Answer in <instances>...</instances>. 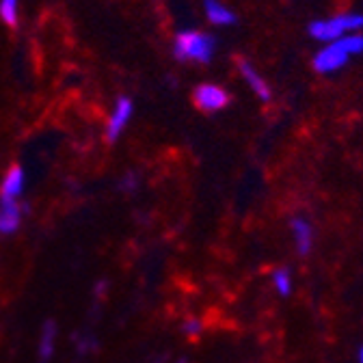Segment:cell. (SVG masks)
<instances>
[{
	"label": "cell",
	"instance_id": "1",
	"mask_svg": "<svg viewBox=\"0 0 363 363\" xmlns=\"http://www.w3.org/2000/svg\"><path fill=\"white\" fill-rule=\"evenodd\" d=\"M354 55H363V35H346L337 41L327 43L313 57V69L318 74H333L342 69Z\"/></svg>",
	"mask_w": 363,
	"mask_h": 363
},
{
	"label": "cell",
	"instance_id": "2",
	"mask_svg": "<svg viewBox=\"0 0 363 363\" xmlns=\"http://www.w3.org/2000/svg\"><path fill=\"white\" fill-rule=\"evenodd\" d=\"M216 52V39L201 30H179L173 39V57L182 63H210Z\"/></svg>",
	"mask_w": 363,
	"mask_h": 363
},
{
	"label": "cell",
	"instance_id": "3",
	"mask_svg": "<svg viewBox=\"0 0 363 363\" xmlns=\"http://www.w3.org/2000/svg\"><path fill=\"white\" fill-rule=\"evenodd\" d=\"M363 28V13H342L329 20H315L309 24V35L318 41H337L346 37V33H357Z\"/></svg>",
	"mask_w": 363,
	"mask_h": 363
},
{
	"label": "cell",
	"instance_id": "4",
	"mask_svg": "<svg viewBox=\"0 0 363 363\" xmlns=\"http://www.w3.org/2000/svg\"><path fill=\"white\" fill-rule=\"evenodd\" d=\"M132 113H134L132 100L125 98V96L117 98L115 108H113V113H111V117H108V121H106V130H104L108 143H115V141L119 139V136L123 134V130L128 128V123H130V119H132Z\"/></svg>",
	"mask_w": 363,
	"mask_h": 363
},
{
	"label": "cell",
	"instance_id": "5",
	"mask_svg": "<svg viewBox=\"0 0 363 363\" xmlns=\"http://www.w3.org/2000/svg\"><path fill=\"white\" fill-rule=\"evenodd\" d=\"M193 100L203 113H218L230 104V94L218 84H199L193 94Z\"/></svg>",
	"mask_w": 363,
	"mask_h": 363
},
{
	"label": "cell",
	"instance_id": "6",
	"mask_svg": "<svg viewBox=\"0 0 363 363\" xmlns=\"http://www.w3.org/2000/svg\"><path fill=\"white\" fill-rule=\"evenodd\" d=\"M26 206H20L18 199L0 197V234L11 236L20 230L22 212H26Z\"/></svg>",
	"mask_w": 363,
	"mask_h": 363
},
{
	"label": "cell",
	"instance_id": "7",
	"mask_svg": "<svg viewBox=\"0 0 363 363\" xmlns=\"http://www.w3.org/2000/svg\"><path fill=\"white\" fill-rule=\"evenodd\" d=\"M290 230H292V238H294V247H296L298 255H309L313 249V227H311V223L303 216H294L290 220Z\"/></svg>",
	"mask_w": 363,
	"mask_h": 363
},
{
	"label": "cell",
	"instance_id": "8",
	"mask_svg": "<svg viewBox=\"0 0 363 363\" xmlns=\"http://www.w3.org/2000/svg\"><path fill=\"white\" fill-rule=\"evenodd\" d=\"M26 186V173L20 164L9 167V171L3 177V184H0V197L7 199H20Z\"/></svg>",
	"mask_w": 363,
	"mask_h": 363
},
{
	"label": "cell",
	"instance_id": "9",
	"mask_svg": "<svg viewBox=\"0 0 363 363\" xmlns=\"http://www.w3.org/2000/svg\"><path fill=\"white\" fill-rule=\"evenodd\" d=\"M238 67H240V74H242V78L247 80V84L251 86V91L253 94L262 100V102H270V98H272V91H270V86H268V82L264 80V76L249 63V61H240L238 63Z\"/></svg>",
	"mask_w": 363,
	"mask_h": 363
},
{
	"label": "cell",
	"instance_id": "10",
	"mask_svg": "<svg viewBox=\"0 0 363 363\" xmlns=\"http://www.w3.org/2000/svg\"><path fill=\"white\" fill-rule=\"evenodd\" d=\"M203 11L208 16V22L214 26H234L238 22L236 13L218 0H203Z\"/></svg>",
	"mask_w": 363,
	"mask_h": 363
},
{
	"label": "cell",
	"instance_id": "11",
	"mask_svg": "<svg viewBox=\"0 0 363 363\" xmlns=\"http://www.w3.org/2000/svg\"><path fill=\"white\" fill-rule=\"evenodd\" d=\"M55 340H57V323L55 320H45L39 337V361L48 363L55 354Z\"/></svg>",
	"mask_w": 363,
	"mask_h": 363
},
{
	"label": "cell",
	"instance_id": "12",
	"mask_svg": "<svg viewBox=\"0 0 363 363\" xmlns=\"http://www.w3.org/2000/svg\"><path fill=\"white\" fill-rule=\"evenodd\" d=\"M0 20H3L7 26H18L20 0H0Z\"/></svg>",
	"mask_w": 363,
	"mask_h": 363
},
{
	"label": "cell",
	"instance_id": "13",
	"mask_svg": "<svg viewBox=\"0 0 363 363\" xmlns=\"http://www.w3.org/2000/svg\"><path fill=\"white\" fill-rule=\"evenodd\" d=\"M272 286L281 296H290L292 292V277H290V270L288 268H277L272 272Z\"/></svg>",
	"mask_w": 363,
	"mask_h": 363
},
{
	"label": "cell",
	"instance_id": "14",
	"mask_svg": "<svg viewBox=\"0 0 363 363\" xmlns=\"http://www.w3.org/2000/svg\"><path fill=\"white\" fill-rule=\"evenodd\" d=\"M182 331H184V335L197 337L203 331V323L199 320V318H186V320L182 323Z\"/></svg>",
	"mask_w": 363,
	"mask_h": 363
},
{
	"label": "cell",
	"instance_id": "15",
	"mask_svg": "<svg viewBox=\"0 0 363 363\" xmlns=\"http://www.w3.org/2000/svg\"><path fill=\"white\" fill-rule=\"evenodd\" d=\"M121 186H123L125 191H134L136 186H139V177H136V173H128L125 179L121 182Z\"/></svg>",
	"mask_w": 363,
	"mask_h": 363
},
{
	"label": "cell",
	"instance_id": "16",
	"mask_svg": "<svg viewBox=\"0 0 363 363\" xmlns=\"http://www.w3.org/2000/svg\"><path fill=\"white\" fill-rule=\"evenodd\" d=\"M359 363H363V346L359 348Z\"/></svg>",
	"mask_w": 363,
	"mask_h": 363
}]
</instances>
